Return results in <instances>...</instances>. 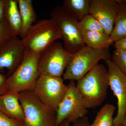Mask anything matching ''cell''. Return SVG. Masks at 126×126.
Here are the masks:
<instances>
[{
  "instance_id": "6da1fadb",
  "label": "cell",
  "mask_w": 126,
  "mask_h": 126,
  "mask_svg": "<svg viewBox=\"0 0 126 126\" xmlns=\"http://www.w3.org/2000/svg\"><path fill=\"white\" fill-rule=\"evenodd\" d=\"M109 86L108 69L99 64L78 80L76 85L87 109L95 108L102 103L107 97Z\"/></svg>"
},
{
  "instance_id": "7a4b0ae2",
  "label": "cell",
  "mask_w": 126,
  "mask_h": 126,
  "mask_svg": "<svg viewBox=\"0 0 126 126\" xmlns=\"http://www.w3.org/2000/svg\"><path fill=\"white\" fill-rule=\"evenodd\" d=\"M41 53L25 49L21 62L7 78L9 91L20 93L33 90L40 75L39 63Z\"/></svg>"
},
{
  "instance_id": "3957f363",
  "label": "cell",
  "mask_w": 126,
  "mask_h": 126,
  "mask_svg": "<svg viewBox=\"0 0 126 126\" xmlns=\"http://www.w3.org/2000/svg\"><path fill=\"white\" fill-rule=\"evenodd\" d=\"M111 60L109 48L94 49L86 46L72 54L63 74L64 80L77 81L82 78L101 60Z\"/></svg>"
},
{
  "instance_id": "277c9868",
  "label": "cell",
  "mask_w": 126,
  "mask_h": 126,
  "mask_svg": "<svg viewBox=\"0 0 126 126\" xmlns=\"http://www.w3.org/2000/svg\"><path fill=\"white\" fill-rule=\"evenodd\" d=\"M26 126H55L56 111L46 105L33 90L19 93Z\"/></svg>"
},
{
  "instance_id": "5b68a950",
  "label": "cell",
  "mask_w": 126,
  "mask_h": 126,
  "mask_svg": "<svg viewBox=\"0 0 126 126\" xmlns=\"http://www.w3.org/2000/svg\"><path fill=\"white\" fill-rule=\"evenodd\" d=\"M50 16L61 31L63 46L67 52L73 54L86 46L81 35L79 21L62 6L54 7L50 12Z\"/></svg>"
},
{
  "instance_id": "8992f818",
  "label": "cell",
  "mask_w": 126,
  "mask_h": 126,
  "mask_svg": "<svg viewBox=\"0 0 126 126\" xmlns=\"http://www.w3.org/2000/svg\"><path fill=\"white\" fill-rule=\"evenodd\" d=\"M62 34L56 23L50 18L41 20L34 24L22 40L25 49L41 53Z\"/></svg>"
},
{
  "instance_id": "52a82bcc",
  "label": "cell",
  "mask_w": 126,
  "mask_h": 126,
  "mask_svg": "<svg viewBox=\"0 0 126 126\" xmlns=\"http://www.w3.org/2000/svg\"><path fill=\"white\" fill-rule=\"evenodd\" d=\"M72 55L61 42L55 41L41 53L39 63L40 74L62 78Z\"/></svg>"
},
{
  "instance_id": "ba28073f",
  "label": "cell",
  "mask_w": 126,
  "mask_h": 126,
  "mask_svg": "<svg viewBox=\"0 0 126 126\" xmlns=\"http://www.w3.org/2000/svg\"><path fill=\"white\" fill-rule=\"evenodd\" d=\"M68 87L62 78L40 74L33 90L44 103L56 111L67 93Z\"/></svg>"
},
{
  "instance_id": "9c48e42d",
  "label": "cell",
  "mask_w": 126,
  "mask_h": 126,
  "mask_svg": "<svg viewBox=\"0 0 126 126\" xmlns=\"http://www.w3.org/2000/svg\"><path fill=\"white\" fill-rule=\"evenodd\" d=\"M68 86L67 93L56 110L55 126H59L64 121L68 123L76 122L88 113L74 81H70Z\"/></svg>"
},
{
  "instance_id": "30bf717a",
  "label": "cell",
  "mask_w": 126,
  "mask_h": 126,
  "mask_svg": "<svg viewBox=\"0 0 126 126\" xmlns=\"http://www.w3.org/2000/svg\"><path fill=\"white\" fill-rule=\"evenodd\" d=\"M109 84L117 100V112L113 118V126H121L126 111V75L111 60H106Z\"/></svg>"
},
{
  "instance_id": "8fae6325",
  "label": "cell",
  "mask_w": 126,
  "mask_h": 126,
  "mask_svg": "<svg viewBox=\"0 0 126 126\" xmlns=\"http://www.w3.org/2000/svg\"><path fill=\"white\" fill-rule=\"evenodd\" d=\"M119 5L117 0H90L89 14L98 21L108 34L114 27Z\"/></svg>"
},
{
  "instance_id": "7c38bea8",
  "label": "cell",
  "mask_w": 126,
  "mask_h": 126,
  "mask_svg": "<svg viewBox=\"0 0 126 126\" xmlns=\"http://www.w3.org/2000/svg\"><path fill=\"white\" fill-rule=\"evenodd\" d=\"M24 50L22 40L18 36L0 48V71L7 69L9 76L11 75L21 62Z\"/></svg>"
},
{
  "instance_id": "4fadbf2b",
  "label": "cell",
  "mask_w": 126,
  "mask_h": 126,
  "mask_svg": "<svg viewBox=\"0 0 126 126\" xmlns=\"http://www.w3.org/2000/svg\"><path fill=\"white\" fill-rule=\"evenodd\" d=\"M0 103L8 116L24 123V113L20 102L19 93L8 91L0 96Z\"/></svg>"
},
{
  "instance_id": "5bb4252c",
  "label": "cell",
  "mask_w": 126,
  "mask_h": 126,
  "mask_svg": "<svg viewBox=\"0 0 126 126\" xmlns=\"http://www.w3.org/2000/svg\"><path fill=\"white\" fill-rule=\"evenodd\" d=\"M21 21L20 36L23 39L26 36L36 20V15L31 0H18Z\"/></svg>"
},
{
  "instance_id": "9a60e30c",
  "label": "cell",
  "mask_w": 126,
  "mask_h": 126,
  "mask_svg": "<svg viewBox=\"0 0 126 126\" xmlns=\"http://www.w3.org/2000/svg\"><path fill=\"white\" fill-rule=\"evenodd\" d=\"M4 17L14 35H20L22 25L18 0H6Z\"/></svg>"
},
{
  "instance_id": "2e32d148",
  "label": "cell",
  "mask_w": 126,
  "mask_h": 126,
  "mask_svg": "<svg viewBox=\"0 0 126 126\" xmlns=\"http://www.w3.org/2000/svg\"><path fill=\"white\" fill-rule=\"evenodd\" d=\"M84 44L94 49L109 48L113 44L110 35L105 32L81 31Z\"/></svg>"
},
{
  "instance_id": "e0dca14e",
  "label": "cell",
  "mask_w": 126,
  "mask_h": 126,
  "mask_svg": "<svg viewBox=\"0 0 126 126\" xmlns=\"http://www.w3.org/2000/svg\"><path fill=\"white\" fill-rule=\"evenodd\" d=\"M119 7L114 27L110 35L113 43L126 36V2L124 0H117Z\"/></svg>"
},
{
  "instance_id": "ac0fdd59",
  "label": "cell",
  "mask_w": 126,
  "mask_h": 126,
  "mask_svg": "<svg viewBox=\"0 0 126 126\" xmlns=\"http://www.w3.org/2000/svg\"><path fill=\"white\" fill-rule=\"evenodd\" d=\"M90 0H64L62 7L78 21L89 14Z\"/></svg>"
},
{
  "instance_id": "d6986e66",
  "label": "cell",
  "mask_w": 126,
  "mask_h": 126,
  "mask_svg": "<svg viewBox=\"0 0 126 126\" xmlns=\"http://www.w3.org/2000/svg\"><path fill=\"white\" fill-rule=\"evenodd\" d=\"M115 109L113 104H106L98 111L90 126H113V115Z\"/></svg>"
},
{
  "instance_id": "ffe728a7",
  "label": "cell",
  "mask_w": 126,
  "mask_h": 126,
  "mask_svg": "<svg viewBox=\"0 0 126 126\" xmlns=\"http://www.w3.org/2000/svg\"><path fill=\"white\" fill-rule=\"evenodd\" d=\"M79 25L81 31H104L98 21L89 14L79 21Z\"/></svg>"
},
{
  "instance_id": "44dd1931",
  "label": "cell",
  "mask_w": 126,
  "mask_h": 126,
  "mask_svg": "<svg viewBox=\"0 0 126 126\" xmlns=\"http://www.w3.org/2000/svg\"><path fill=\"white\" fill-rule=\"evenodd\" d=\"M111 60L126 75V50L115 49Z\"/></svg>"
},
{
  "instance_id": "7402d4cb",
  "label": "cell",
  "mask_w": 126,
  "mask_h": 126,
  "mask_svg": "<svg viewBox=\"0 0 126 126\" xmlns=\"http://www.w3.org/2000/svg\"><path fill=\"white\" fill-rule=\"evenodd\" d=\"M15 36L5 17L0 22V48Z\"/></svg>"
},
{
  "instance_id": "603a6c76",
  "label": "cell",
  "mask_w": 126,
  "mask_h": 126,
  "mask_svg": "<svg viewBox=\"0 0 126 126\" xmlns=\"http://www.w3.org/2000/svg\"><path fill=\"white\" fill-rule=\"evenodd\" d=\"M0 126H26L23 122L9 117L0 111Z\"/></svg>"
},
{
  "instance_id": "cb8c5ba5",
  "label": "cell",
  "mask_w": 126,
  "mask_h": 126,
  "mask_svg": "<svg viewBox=\"0 0 126 126\" xmlns=\"http://www.w3.org/2000/svg\"><path fill=\"white\" fill-rule=\"evenodd\" d=\"M6 76L0 73V96L6 93L9 91V86Z\"/></svg>"
},
{
  "instance_id": "d4e9b609",
  "label": "cell",
  "mask_w": 126,
  "mask_h": 126,
  "mask_svg": "<svg viewBox=\"0 0 126 126\" xmlns=\"http://www.w3.org/2000/svg\"><path fill=\"white\" fill-rule=\"evenodd\" d=\"M115 49L120 48L126 50V36L114 43Z\"/></svg>"
},
{
  "instance_id": "484cf974",
  "label": "cell",
  "mask_w": 126,
  "mask_h": 126,
  "mask_svg": "<svg viewBox=\"0 0 126 126\" xmlns=\"http://www.w3.org/2000/svg\"><path fill=\"white\" fill-rule=\"evenodd\" d=\"M6 2V0H0V22L4 17Z\"/></svg>"
},
{
  "instance_id": "4316f807",
  "label": "cell",
  "mask_w": 126,
  "mask_h": 126,
  "mask_svg": "<svg viewBox=\"0 0 126 126\" xmlns=\"http://www.w3.org/2000/svg\"><path fill=\"white\" fill-rule=\"evenodd\" d=\"M121 126H126V111L125 113V116H124V121H123V123Z\"/></svg>"
},
{
  "instance_id": "83f0119b",
  "label": "cell",
  "mask_w": 126,
  "mask_h": 126,
  "mask_svg": "<svg viewBox=\"0 0 126 126\" xmlns=\"http://www.w3.org/2000/svg\"><path fill=\"white\" fill-rule=\"evenodd\" d=\"M0 111H1L2 112H4V113L5 114V112L4 109V108L2 107V105H1L0 103Z\"/></svg>"
},
{
  "instance_id": "f1b7e54d",
  "label": "cell",
  "mask_w": 126,
  "mask_h": 126,
  "mask_svg": "<svg viewBox=\"0 0 126 126\" xmlns=\"http://www.w3.org/2000/svg\"><path fill=\"white\" fill-rule=\"evenodd\" d=\"M70 126V125H69V123H66V124H65V125H64V126Z\"/></svg>"
},
{
  "instance_id": "f546056e",
  "label": "cell",
  "mask_w": 126,
  "mask_h": 126,
  "mask_svg": "<svg viewBox=\"0 0 126 126\" xmlns=\"http://www.w3.org/2000/svg\"><path fill=\"white\" fill-rule=\"evenodd\" d=\"M124 0V1H125V2H126V0Z\"/></svg>"
}]
</instances>
